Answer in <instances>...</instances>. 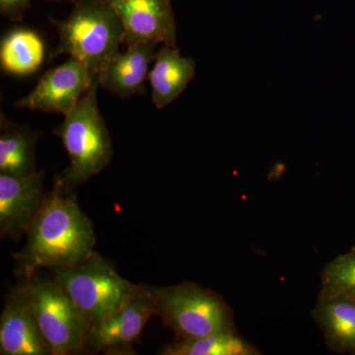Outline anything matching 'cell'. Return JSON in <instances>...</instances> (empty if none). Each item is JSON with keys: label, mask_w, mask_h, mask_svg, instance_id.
Returning <instances> with one entry per match:
<instances>
[{"label": "cell", "mask_w": 355, "mask_h": 355, "mask_svg": "<svg viewBox=\"0 0 355 355\" xmlns=\"http://www.w3.org/2000/svg\"><path fill=\"white\" fill-rule=\"evenodd\" d=\"M27 241L14 254L16 272L31 279L40 268H64L80 263L94 253L92 222L81 210L71 191L55 183L28 228Z\"/></svg>", "instance_id": "obj_1"}, {"label": "cell", "mask_w": 355, "mask_h": 355, "mask_svg": "<svg viewBox=\"0 0 355 355\" xmlns=\"http://www.w3.org/2000/svg\"><path fill=\"white\" fill-rule=\"evenodd\" d=\"M99 86L97 76L76 109L53 132L62 140L70 159L67 169L55 180L67 191H72L101 173L113 157L111 135L98 107Z\"/></svg>", "instance_id": "obj_2"}, {"label": "cell", "mask_w": 355, "mask_h": 355, "mask_svg": "<svg viewBox=\"0 0 355 355\" xmlns=\"http://www.w3.org/2000/svg\"><path fill=\"white\" fill-rule=\"evenodd\" d=\"M53 22L58 34L53 57L64 53L76 58L87 65L94 76L119 51L123 25L104 0H77L67 19Z\"/></svg>", "instance_id": "obj_3"}, {"label": "cell", "mask_w": 355, "mask_h": 355, "mask_svg": "<svg viewBox=\"0 0 355 355\" xmlns=\"http://www.w3.org/2000/svg\"><path fill=\"white\" fill-rule=\"evenodd\" d=\"M58 282L90 327L120 309L139 286L123 279L99 254L71 266L51 268Z\"/></svg>", "instance_id": "obj_4"}, {"label": "cell", "mask_w": 355, "mask_h": 355, "mask_svg": "<svg viewBox=\"0 0 355 355\" xmlns=\"http://www.w3.org/2000/svg\"><path fill=\"white\" fill-rule=\"evenodd\" d=\"M156 316L177 338H198L236 329L234 314L220 294L193 282L153 287Z\"/></svg>", "instance_id": "obj_5"}, {"label": "cell", "mask_w": 355, "mask_h": 355, "mask_svg": "<svg viewBox=\"0 0 355 355\" xmlns=\"http://www.w3.org/2000/svg\"><path fill=\"white\" fill-rule=\"evenodd\" d=\"M40 330L53 355L83 352L90 324L55 279H26Z\"/></svg>", "instance_id": "obj_6"}, {"label": "cell", "mask_w": 355, "mask_h": 355, "mask_svg": "<svg viewBox=\"0 0 355 355\" xmlns=\"http://www.w3.org/2000/svg\"><path fill=\"white\" fill-rule=\"evenodd\" d=\"M153 316H156L153 287L139 286L120 309L90 327L84 349L130 354Z\"/></svg>", "instance_id": "obj_7"}, {"label": "cell", "mask_w": 355, "mask_h": 355, "mask_svg": "<svg viewBox=\"0 0 355 355\" xmlns=\"http://www.w3.org/2000/svg\"><path fill=\"white\" fill-rule=\"evenodd\" d=\"M96 77L87 65L69 58L64 64L48 70L31 92L14 103V107L69 116Z\"/></svg>", "instance_id": "obj_8"}, {"label": "cell", "mask_w": 355, "mask_h": 355, "mask_svg": "<svg viewBox=\"0 0 355 355\" xmlns=\"http://www.w3.org/2000/svg\"><path fill=\"white\" fill-rule=\"evenodd\" d=\"M120 18L121 44H176L177 24L171 0H104Z\"/></svg>", "instance_id": "obj_9"}, {"label": "cell", "mask_w": 355, "mask_h": 355, "mask_svg": "<svg viewBox=\"0 0 355 355\" xmlns=\"http://www.w3.org/2000/svg\"><path fill=\"white\" fill-rule=\"evenodd\" d=\"M0 354L53 355L40 330L26 279L6 294L0 317Z\"/></svg>", "instance_id": "obj_10"}, {"label": "cell", "mask_w": 355, "mask_h": 355, "mask_svg": "<svg viewBox=\"0 0 355 355\" xmlns=\"http://www.w3.org/2000/svg\"><path fill=\"white\" fill-rule=\"evenodd\" d=\"M44 172L24 176L0 173V235L18 238L27 232L43 205Z\"/></svg>", "instance_id": "obj_11"}, {"label": "cell", "mask_w": 355, "mask_h": 355, "mask_svg": "<svg viewBox=\"0 0 355 355\" xmlns=\"http://www.w3.org/2000/svg\"><path fill=\"white\" fill-rule=\"evenodd\" d=\"M157 46L153 42L137 43L128 46L125 53L118 51L100 70V86L121 99L146 94L149 67L155 60Z\"/></svg>", "instance_id": "obj_12"}, {"label": "cell", "mask_w": 355, "mask_h": 355, "mask_svg": "<svg viewBox=\"0 0 355 355\" xmlns=\"http://www.w3.org/2000/svg\"><path fill=\"white\" fill-rule=\"evenodd\" d=\"M153 62L148 76L151 99L156 108L163 109L175 101L195 77L196 62L183 57L176 46L167 44L159 49Z\"/></svg>", "instance_id": "obj_13"}, {"label": "cell", "mask_w": 355, "mask_h": 355, "mask_svg": "<svg viewBox=\"0 0 355 355\" xmlns=\"http://www.w3.org/2000/svg\"><path fill=\"white\" fill-rule=\"evenodd\" d=\"M312 316L331 352L355 355V301L318 297Z\"/></svg>", "instance_id": "obj_14"}, {"label": "cell", "mask_w": 355, "mask_h": 355, "mask_svg": "<svg viewBox=\"0 0 355 355\" xmlns=\"http://www.w3.org/2000/svg\"><path fill=\"white\" fill-rule=\"evenodd\" d=\"M46 48L38 33L28 28H15L6 33L0 43V67L14 76H28L41 69Z\"/></svg>", "instance_id": "obj_15"}, {"label": "cell", "mask_w": 355, "mask_h": 355, "mask_svg": "<svg viewBox=\"0 0 355 355\" xmlns=\"http://www.w3.org/2000/svg\"><path fill=\"white\" fill-rule=\"evenodd\" d=\"M0 173L24 176L36 171V133L1 114Z\"/></svg>", "instance_id": "obj_16"}, {"label": "cell", "mask_w": 355, "mask_h": 355, "mask_svg": "<svg viewBox=\"0 0 355 355\" xmlns=\"http://www.w3.org/2000/svg\"><path fill=\"white\" fill-rule=\"evenodd\" d=\"M162 355H258L259 349L238 335L236 329L191 338H177L159 352Z\"/></svg>", "instance_id": "obj_17"}, {"label": "cell", "mask_w": 355, "mask_h": 355, "mask_svg": "<svg viewBox=\"0 0 355 355\" xmlns=\"http://www.w3.org/2000/svg\"><path fill=\"white\" fill-rule=\"evenodd\" d=\"M318 297L355 301V246L324 266Z\"/></svg>", "instance_id": "obj_18"}, {"label": "cell", "mask_w": 355, "mask_h": 355, "mask_svg": "<svg viewBox=\"0 0 355 355\" xmlns=\"http://www.w3.org/2000/svg\"><path fill=\"white\" fill-rule=\"evenodd\" d=\"M30 0H0V13L11 21H20L28 9Z\"/></svg>", "instance_id": "obj_19"}, {"label": "cell", "mask_w": 355, "mask_h": 355, "mask_svg": "<svg viewBox=\"0 0 355 355\" xmlns=\"http://www.w3.org/2000/svg\"><path fill=\"white\" fill-rule=\"evenodd\" d=\"M51 1H64V0H51Z\"/></svg>", "instance_id": "obj_20"}]
</instances>
